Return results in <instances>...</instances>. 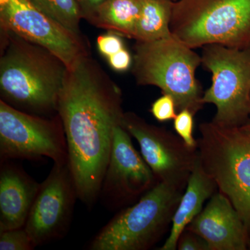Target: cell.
Segmentation results:
<instances>
[{"label": "cell", "mask_w": 250, "mask_h": 250, "mask_svg": "<svg viewBox=\"0 0 250 250\" xmlns=\"http://www.w3.org/2000/svg\"><path fill=\"white\" fill-rule=\"evenodd\" d=\"M122 104L121 88L88 54L67 67L57 113L78 200L88 208L100 196L115 129L125 113Z\"/></svg>", "instance_id": "1"}, {"label": "cell", "mask_w": 250, "mask_h": 250, "mask_svg": "<svg viewBox=\"0 0 250 250\" xmlns=\"http://www.w3.org/2000/svg\"><path fill=\"white\" fill-rule=\"evenodd\" d=\"M0 59L1 100L36 116L58 114L59 94L67 67L45 47L2 30Z\"/></svg>", "instance_id": "2"}, {"label": "cell", "mask_w": 250, "mask_h": 250, "mask_svg": "<svg viewBox=\"0 0 250 250\" xmlns=\"http://www.w3.org/2000/svg\"><path fill=\"white\" fill-rule=\"evenodd\" d=\"M201 56L174 36L159 40L136 41L132 73L136 83L154 85L174 99L177 113L197 114L203 108L204 92L196 78Z\"/></svg>", "instance_id": "3"}, {"label": "cell", "mask_w": 250, "mask_h": 250, "mask_svg": "<svg viewBox=\"0 0 250 250\" xmlns=\"http://www.w3.org/2000/svg\"><path fill=\"white\" fill-rule=\"evenodd\" d=\"M171 34L195 49L208 45L250 46V0H177Z\"/></svg>", "instance_id": "4"}, {"label": "cell", "mask_w": 250, "mask_h": 250, "mask_svg": "<svg viewBox=\"0 0 250 250\" xmlns=\"http://www.w3.org/2000/svg\"><path fill=\"white\" fill-rule=\"evenodd\" d=\"M197 142L202 167L240 215L250 244V129L200 125Z\"/></svg>", "instance_id": "5"}, {"label": "cell", "mask_w": 250, "mask_h": 250, "mask_svg": "<svg viewBox=\"0 0 250 250\" xmlns=\"http://www.w3.org/2000/svg\"><path fill=\"white\" fill-rule=\"evenodd\" d=\"M183 192L158 182L136 203L118 212L90 242L91 250H146L172 222Z\"/></svg>", "instance_id": "6"}, {"label": "cell", "mask_w": 250, "mask_h": 250, "mask_svg": "<svg viewBox=\"0 0 250 250\" xmlns=\"http://www.w3.org/2000/svg\"><path fill=\"white\" fill-rule=\"evenodd\" d=\"M202 65L211 73V85L202 103L216 107L214 124L221 127H241L250 122V46L244 49L204 46Z\"/></svg>", "instance_id": "7"}, {"label": "cell", "mask_w": 250, "mask_h": 250, "mask_svg": "<svg viewBox=\"0 0 250 250\" xmlns=\"http://www.w3.org/2000/svg\"><path fill=\"white\" fill-rule=\"evenodd\" d=\"M42 158L54 164H69L60 116L30 114L0 100V161Z\"/></svg>", "instance_id": "8"}, {"label": "cell", "mask_w": 250, "mask_h": 250, "mask_svg": "<svg viewBox=\"0 0 250 250\" xmlns=\"http://www.w3.org/2000/svg\"><path fill=\"white\" fill-rule=\"evenodd\" d=\"M121 125L139 143L141 155L158 181L183 192L198 152L189 149L179 136L133 112L124 113Z\"/></svg>", "instance_id": "9"}, {"label": "cell", "mask_w": 250, "mask_h": 250, "mask_svg": "<svg viewBox=\"0 0 250 250\" xmlns=\"http://www.w3.org/2000/svg\"><path fill=\"white\" fill-rule=\"evenodd\" d=\"M78 195L69 164H54L40 184L24 228L36 247L65 237Z\"/></svg>", "instance_id": "10"}, {"label": "cell", "mask_w": 250, "mask_h": 250, "mask_svg": "<svg viewBox=\"0 0 250 250\" xmlns=\"http://www.w3.org/2000/svg\"><path fill=\"white\" fill-rule=\"evenodd\" d=\"M1 29L45 47L67 67L88 54L82 36L54 21L29 0H0Z\"/></svg>", "instance_id": "11"}, {"label": "cell", "mask_w": 250, "mask_h": 250, "mask_svg": "<svg viewBox=\"0 0 250 250\" xmlns=\"http://www.w3.org/2000/svg\"><path fill=\"white\" fill-rule=\"evenodd\" d=\"M131 137L121 125L115 129L99 196L108 210H119L133 205L159 182L135 149Z\"/></svg>", "instance_id": "12"}, {"label": "cell", "mask_w": 250, "mask_h": 250, "mask_svg": "<svg viewBox=\"0 0 250 250\" xmlns=\"http://www.w3.org/2000/svg\"><path fill=\"white\" fill-rule=\"evenodd\" d=\"M186 229L201 236L210 250H246L250 246L243 220L221 192L210 197L205 208Z\"/></svg>", "instance_id": "13"}, {"label": "cell", "mask_w": 250, "mask_h": 250, "mask_svg": "<svg viewBox=\"0 0 250 250\" xmlns=\"http://www.w3.org/2000/svg\"><path fill=\"white\" fill-rule=\"evenodd\" d=\"M0 164V231L23 228L41 184L11 160Z\"/></svg>", "instance_id": "14"}, {"label": "cell", "mask_w": 250, "mask_h": 250, "mask_svg": "<svg viewBox=\"0 0 250 250\" xmlns=\"http://www.w3.org/2000/svg\"><path fill=\"white\" fill-rule=\"evenodd\" d=\"M217 186L215 181L202 167L200 155L188 181L186 191L172 218L168 238L159 250H175L179 236L192 220L201 213L206 200L214 194Z\"/></svg>", "instance_id": "15"}, {"label": "cell", "mask_w": 250, "mask_h": 250, "mask_svg": "<svg viewBox=\"0 0 250 250\" xmlns=\"http://www.w3.org/2000/svg\"><path fill=\"white\" fill-rule=\"evenodd\" d=\"M141 7V0H105L89 22L122 37L134 39Z\"/></svg>", "instance_id": "16"}, {"label": "cell", "mask_w": 250, "mask_h": 250, "mask_svg": "<svg viewBox=\"0 0 250 250\" xmlns=\"http://www.w3.org/2000/svg\"><path fill=\"white\" fill-rule=\"evenodd\" d=\"M141 16L136 24L134 39L149 42L172 36L170 24L172 0H141Z\"/></svg>", "instance_id": "17"}, {"label": "cell", "mask_w": 250, "mask_h": 250, "mask_svg": "<svg viewBox=\"0 0 250 250\" xmlns=\"http://www.w3.org/2000/svg\"><path fill=\"white\" fill-rule=\"evenodd\" d=\"M37 9L77 35L83 19L77 0H29Z\"/></svg>", "instance_id": "18"}, {"label": "cell", "mask_w": 250, "mask_h": 250, "mask_svg": "<svg viewBox=\"0 0 250 250\" xmlns=\"http://www.w3.org/2000/svg\"><path fill=\"white\" fill-rule=\"evenodd\" d=\"M36 248L24 227L0 231V250H32Z\"/></svg>", "instance_id": "19"}, {"label": "cell", "mask_w": 250, "mask_h": 250, "mask_svg": "<svg viewBox=\"0 0 250 250\" xmlns=\"http://www.w3.org/2000/svg\"><path fill=\"white\" fill-rule=\"evenodd\" d=\"M173 121L174 129L186 146L191 150H197V142L193 136V113L189 110H182L177 113Z\"/></svg>", "instance_id": "20"}, {"label": "cell", "mask_w": 250, "mask_h": 250, "mask_svg": "<svg viewBox=\"0 0 250 250\" xmlns=\"http://www.w3.org/2000/svg\"><path fill=\"white\" fill-rule=\"evenodd\" d=\"M150 112L156 121L161 123L173 121L177 115L175 102L172 97L167 94H163L152 103Z\"/></svg>", "instance_id": "21"}, {"label": "cell", "mask_w": 250, "mask_h": 250, "mask_svg": "<svg viewBox=\"0 0 250 250\" xmlns=\"http://www.w3.org/2000/svg\"><path fill=\"white\" fill-rule=\"evenodd\" d=\"M97 43L99 52L106 59L125 48L122 36L111 31L99 36Z\"/></svg>", "instance_id": "22"}, {"label": "cell", "mask_w": 250, "mask_h": 250, "mask_svg": "<svg viewBox=\"0 0 250 250\" xmlns=\"http://www.w3.org/2000/svg\"><path fill=\"white\" fill-rule=\"evenodd\" d=\"M179 250H210L207 242L201 236L185 229L179 236L177 243Z\"/></svg>", "instance_id": "23"}, {"label": "cell", "mask_w": 250, "mask_h": 250, "mask_svg": "<svg viewBox=\"0 0 250 250\" xmlns=\"http://www.w3.org/2000/svg\"><path fill=\"white\" fill-rule=\"evenodd\" d=\"M110 66L118 72H125L132 66L133 58L126 48L121 49L107 59Z\"/></svg>", "instance_id": "24"}, {"label": "cell", "mask_w": 250, "mask_h": 250, "mask_svg": "<svg viewBox=\"0 0 250 250\" xmlns=\"http://www.w3.org/2000/svg\"><path fill=\"white\" fill-rule=\"evenodd\" d=\"M105 0H77L82 18L90 22Z\"/></svg>", "instance_id": "25"}, {"label": "cell", "mask_w": 250, "mask_h": 250, "mask_svg": "<svg viewBox=\"0 0 250 250\" xmlns=\"http://www.w3.org/2000/svg\"><path fill=\"white\" fill-rule=\"evenodd\" d=\"M244 126V127L248 128V129H250V122H249L248 124L243 125V126Z\"/></svg>", "instance_id": "26"}, {"label": "cell", "mask_w": 250, "mask_h": 250, "mask_svg": "<svg viewBox=\"0 0 250 250\" xmlns=\"http://www.w3.org/2000/svg\"><path fill=\"white\" fill-rule=\"evenodd\" d=\"M172 1H177V0H172Z\"/></svg>", "instance_id": "27"}, {"label": "cell", "mask_w": 250, "mask_h": 250, "mask_svg": "<svg viewBox=\"0 0 250 250\" xmlns=\"http://www.w3.org/2000/svg\"></svg>", "instance_id": "28"}, {"label": "cell", "mask_w": 250, "mask_h": 250, "mask_svg": "<svg viewBox=\"0 0 250 250\" xmlns=\"http://www.w3.org/2000/svg\"></svg>", "instance_id": "29"}]
</instances>
